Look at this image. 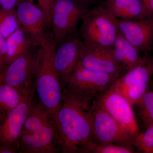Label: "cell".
I'll use <instances>...</instances> for the list:
<instances>
[{
    "label": "cell",
    "instance_id": "cell-22",
    "mask_svg": "<svg viewBox=\"0 0 153 153\" xmlns=\"http://www.w3.org/2000/svg\"><path fill=\"white\" fill-rule=\"evenodd\" d=\"M145 130L134 139V146L143 153H153V125Z\"/></svg>",
    "mask_w": 153,
    "mask_h": 153
},
{
    "label": "cell",
    "instance_id": "cell-8",
    "mask_svg": "<svg viewBox=\"0 0 153 153\" xmlns=\"http://www.w3.org/2000/svg\"><path fill=\"white\" fill-rule=\"evenodd\" d=\"M35 92L28 94L18 106L0 120V146L13 153L19 152V140Z\"/></svg>",
    "mask_w": 153,
    "mask_h": 153
},
{
    "label": "cell",
    "instance_id": "cell-9",
    "mask_svg": "<svg viewBox=\"0 0 153 153\" xmlns=\"http://www.w3.org/2000/svg\"><path fill=\"white\" fill-rule=\"evenodd\" d=\"M153 75L150 59L146 63L127 71L109 88L123 96L133 106L147 90Z\"/></svg>",
    "mask_w": 153,
    "mask_h": 153
},
{
    "label": "cell",
    "instance_id": "cell-23",
    "mask_svg": "<svg viewBox=\"0 0 153 153\" xmlns=\"http://www.w3.org/2000/svg\"><path fill=\"white\" fill-rule=\"evenodd\" d=\"M132 145L111 143L95 145L91 150V153H134L135 151Z\"/></svg>",
    "mask_w": 153,
    "mask_h": 153
},
{
    "label": "cell",
    "instance_id": "cell-20",
    "mask_svg": "<svg viewBox=\"0 0 153 153\" xmlns=\"http://www.w3.org/2000/svg\"><path fill=\"white\" fill-rule=\"evenodd\" d=\"M134 105L137 107L138 116L144 128L152 125L153 91L148 87L142 97Z\"/></svg>",
    "mask_w": 153,
    "mask_h": 153
},
{
    "label": "cell",
    "instance_id": "cell-6",
    "mask_svg": "<svg viewBox=\"0 0 153 153\" xmlns=\"http://www.w3.org/2000/svg\"><path fill=\"white\" fill-rule=\"evenodd\" d=\"M33 49L17 57L1 71V83H6L26 92L36 90L35 74L38 49Z\"/></svg>",
    "mask_w": 153,
    "mask_h": 153
},
{
    "label": "cell",
    "instance_id": "cell-1",
    "mask_svg": "<svg viewBox=\"0 0 153 153\" xmlns=\"http://www.w3.org/2000/svg\"><path fill=\"white\" fill-rule=\"evenodd\" d=\"M92 99L63 88L61 103L54 115L62 153H89L94 146L89 112Z\"/></svg>",
    "mask_w": 153,
    "mask_h": 153
},
{
    "label": "cell",
    "instance_id": "cell-12",
    "mask_svg": "<svg viewBox=\"0 0 153 153\" xmlns=\"http://www.w3.org/2000/svg\"><path fill=\"white\" fill-rule=\"evenodd\" d=\"M79 61L85 68L107 74L120 76L126 73L116 60L111 48L89 45L81 41Z\"/></svg>",
    "mask_w": 153,
    "mask_h": 153
},
{
    "label": "cell",
    "instance_id": "cell-11",
    "mask_svg": "<svg viewBox=\"0 0 153 153\" xmlns=\"http://www.w3.org/2000/svg\"><path fill=\"white\" fill-rule=\"evenodd\" d=\"M96 101L134 139L141 132L133 106L123 96L109 88Z\"/></svg>",
    "mask_w": 153,
    "mask_h": 153
},
{
    "label": "cell",
    "instance_id": "cell-7",
    "mask_svg": "<svg viewBox=\"0 0 153 153\" xmlns=\"http://www.w3.org/2000/svg\"><path fill=\"white\" fill-rule=\"evenodd\" d=\"M88 4L78 0H57L51 18L52 37L56 44L74 32L76 25L88 10Z\"/></svg>",
    "mask_w": 153,
    "mask_h": 153
},
{
    "label": "cell",
    "instance_id": "cell-26",
    "mask_svg": "<svg viewBox=\"0 0 153 153\" xmlns=\"http://www.w3.org/2000/svg\"><path fill=\"white\" fill-rule=\"evenodd\" d=\"M17 3L16 0H0V7L6 10L15 9Z\"/></svg>",
    "mask_w": 153,
    "mask_h": 153
},
{
    "label": "cell",
    "instance_id": "cell-4",
    "mask_svg": "<svg viewBox=\"0 0 153 153\" xmlns=\"http://www.w3.org/2000/svg\"><path fill=\"white\" fill-rule=\"evenodd\" d=\"M117 20L102 5L88 10L81 20L80 33L83 42L111 48L120 33Z\"/></svg>",
    "mask_w": 153,
    "mask_h": 153
},
{
    "label": "cell",
    "instance_id": "cell-30",
    "mask_svg": "<svg viewBox=\"0 0 153 153\" xmlns=\"http://www.w3.org/2000/svg\"><path fill=\"white\" fill-rule=\"evenodd\" d=\"M151 88L153 91V81L150 82Z\"/></svg>",
    "mask_w": 153,
    "mask_h": 153
},
{
    "label": "cell",
    "instance_id": "cell-10",
    "mask_svg": "<svg viewBox=\"0 0 153 153\" xmlns=\"http://www.w3.org/2000/svg\"><path fill=\"white\" fill-rule=\"evenodd\" d=\"M119 77L85 68L79 61L65 83L69 89L93 98L107 90Z\"/></svg>",
    "mask_w": 153,
    "mask_h": 153
},
{
    "label": "cell",
    "instance_id": "cell-27",
    "mask_svg": "<svg viewBox=\"0 0 153 153\" xmlns=\"http://www.w3.org/2000/svg\"><path fill=\"white\" fill-rule=\"evenodd\" d=\"M149 18H153V0H141Z\"/></svg>",
    "mask_w": 153,
    "mask_h": 153
},
{
    "label": "cell",
    "instance_id": "cell-21",
    "mask_svg": "<svg viewBox=\"0 0 153 153\" xmlns=\"http://www.w3.org/2000/svg\"><path fill=\"white\" fill-rule=\"evenodd\" d=\"M15 9L6 10L0 7V31L6 38L20 27Z\"/></svg>",
    "mask_w": 153,
    "mask_h": 153
},
{
    "label": "cell",
    "instance_id": "cell-28",
    "mask_svg": "<svg viewBox=\"0 0 153 153\" xmlns=\"http://www.w3.org/2000/svg\"><path fill=\"white\" fill-rule=\"evenodd\" d=\"M78 1L86 3V4H89V3H91L90 0H78Z\"/></svg>",
    "mask_w": 153,
    "mask_h": 153
},
{
    "label": "cell",
    "instance_id": "cell-32",
    "mask_svg": "<svg viewBox=\"0 0 153 153\" xmlns=\"http://www.w3.org/2000/svg\"><path fill=\"white\" fill-rule=\"evenodd\" d=\"M91 1V3L93 2V1H95V0H90Z\"/></svg>",
    "mask_w": 153,
    "mask_h": 153
},
{
    "label": "cell",
    "instance_id": "cell-2",
    "mask_svg": "<svg viewBox=\"0 0 153 153\" xmlns=\"http://www.w3.org/2000/svg\"><path fill=\"white\" fill-rule=\"evenodd\" d=\"M60 151L54 116L33 101L19 140L18 152L56 153Z\"/></svg>",
    "mask_w": 153,
    "mask_h": 153
},
{
    "label": "cell",
    "instance_id": "cell-15",
    "mask_svg": "<svg viewBox=\"0 0 153 153\" xmlns=\"http://www.w3.org/2000/svg\"><path fill=\"white\" fill-rule=\"evenodd\" d=\"M81 42L79 38H72L55 49L54 65L60 79L64 82L74 71L79 61Z\"/></svg>",
    "mask_w": 153,
    "mask_h": 153
},
{
    "label": "cell",
    "instance_id": "cell-29",
    "mask_svg": "<svg viewBox=\"0 0 153 153\" xmlns=\"http://www.w3.org/2000/svg\"><path fill=\"white\" fill-rule=\"evenodd\" d=\"M150 63L151 64V66H152V69L153 73V57L152 58L150 59Z\"/></svg>",
    "mask_w": 153,
    "mask_h": 153
},
{
    "label": "cell",
    "instance_id": "cell-17",
    "mask_svg": "<svg viewBox=\"0 0 153 153\" xmlns=\"http://www.w3.org/2000/svg\"><path fill=\"white\" fill-rule=\"evenodd\" d=\"M111 49L116 60L126 72L146 63L150 59L148 55L141 56L139 51L120 33Z\"/></svg>",
    "mask_w": 153,
    "mask_h": 153
},
{
    "label": "cell",
    "instance_id": "cell-5",
    "mask_svg": "<svg viewBox=\"0 0 153 153\" xmlns=\"http://www.w3.org/2000/svg\"><path fill=\"white\" fill-rule=\"evenodd\" d=\"M89 112L94 144L119 143L133 146V137L107 112L96 100L91 103Z\"/></svg>",
    "mask_w": 153,
    "mask_h": 153
},
{
    "label": "cell",
    "instance_id": "cell-3",
    "mask_svg": "<svg viewBox=\"0 0 153 153\" xmlns=\"http://www.w3.org/2000/svg\"><path fill=\"white\" fill-rule=\"evenodd\" d=\"M56 45L52 36L48 34L41 39L35 79L38 102L53 116L60 106L63 91L54 63Z\"/></svg>",
    "mask_w": 153,
    "mask_h": 153
},
{
    "label": "cell",
    "instance_id": "cell-25",
    "mask_svg": "<svg viewBox=\"0 0 153 153\" xmlns=\"http://www.w3.org/2000/svg\"><path fill=\"white\" fill-rule=\"evenodd\" d=\"M7 48L6 38L0 31V70L7 66Z\"/></svg>",
    "mask_w": 153,
    "mask_h": 153
},
{
    "label": "cell",
    "instance_id": "cell-19",
    "mask_svg": "<svg viewBox=\"0 0 153 153\" xmlns=\"http://www.w3.org/2000/svg\"><path fill=\"white\" fill-rule=\"evenodd\" d=\"M30 92H26L6 83H0V120L16 108Z\"/></svg>",
    "mask_w": 153,
    "mask_h": 153
},
{
    "label": "cell",
    "instance_id": "cell-18",
    "mask_svg": "<svg viewBox=\"0 0 153 153\" xmlns=\"http://www.w3.org/2000/svg\"><path fill=\"white\" fill-rule=\"evenodd\" d=\"M7 65L38 44L22 27L6 38Z\"/></svg>",
    "mask_w": 153,
    "mask_h": 153
},
{
    "label": "cell",
    "instance_id": "cell-16",
    "mask_svg": "<svg viewBox=\"0 0 153 153\" xmlns=\"http://www.w3.org/2000/svg\"><path fill=\"white\" fill-rule=\"evenodd\" d=\"M102 6L118 19L129 21L149 18L141 0H106Z\"/></svg>",
    "mask_w": 153,
    "mask_h": 153
},
{
    "label": "cell",
    "instance_id": "cell-13",
    "mask_svg": "<svg viewBox=\"0 0 153 153\" xmlns=\"http://www.w3.org/2000/svg\"><path fill=\"white\" fill-rule=\"evenodd\" d=\"M120 33L140 53L148 55L153 49V18L117 20Z\"/></svg>",
    "mask_w": 153,
    "mask_h": 153
},
{
    "label": "cell",
    "instance_id": "cell-24",
    "mask_svg": "<svg viewBox=\"0 0 153 153\" xmlns=\"http://www.w3.org/2000/svg\"><path fill=\"white\" fill-rule=\"evenodd\" d=\"M28 1L34 4V1L38 2V7L44 12L46 15L49 26L50 25L53 7L57 0H27Z\"/></svg>",
    "mask_w": 153,
    "mask_h": 153
},
{
    "label": "cell",
    "instance_id": "cell-14",
    "mask_svg": "<svg viewBox=\"0 0 153 153\" xmlns=\"http://www.w3.org/2000/svg\"><path fill=\"white\" fill-rule=\"evenodd\" d=\"M17 18L22 28L36 43L45 35V30L49 26L46 15L39 7L24 1L17 4Z\"/></svg>",
    "mask_w": 153,
    "mask_h": 153
},
{
    "label": "cell",
    "instance_id": "cell-31",
    "mask_svg": "<svg viewBox=\"0 0 153 153\" xmlns=\"http://www.w3.org/2000/svg\"><path fill=\"white\" fill-rule=\"evenodd\" d=\"M1 70H0V83H1Z\"/></svg>",
    "mask_w": 153,
    "mask_h": 153
}]
</instances>
